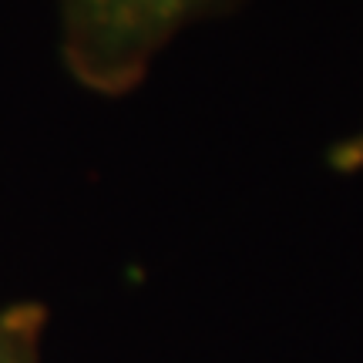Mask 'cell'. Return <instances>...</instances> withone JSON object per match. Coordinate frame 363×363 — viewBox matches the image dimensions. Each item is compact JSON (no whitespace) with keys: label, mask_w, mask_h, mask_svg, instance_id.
<instances>
[{"label":"cell","mask_w":363,"mask_h":363,"mask_svg":"<svg viewBox=\"0 0 363 363\" xmlns=\"http://www.w3.org/2000/svg\"><path fill=\"white\" fill-rule=\"evenodd\" d=\"M206 0H78L81 24L118 57H142Z\"/></svg>","instance_id":"1"},{"label":"cell","mask_w":363,"mask_h":363,"mask_svg":"<svg viewBox=\"0 0 363 363\" xmlns=\"http://www.w3.org/2000/svg\"><path fill=\"white\" fill-rule=\"evenodd\" d=\"M330 165H333L340 175L363 169V128L353 131L350 138H343V142L333 145V152H330Z\"/></svg>","instance_id":"2"}]
</instances>
